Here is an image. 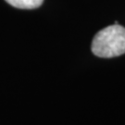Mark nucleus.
Here are the masks:
<instances>
[{"mask_svg": "<svg viewBox=\"0 0 125 125\" xmlns=\"http://www.w3.org/2000/svg\"><path fill=\"white\" fill-rule=\"evenodd\" d=\"M14 8L21 9H33L39 8L44 0H5Z\"/></svg>", "mask_w": 125, "mask_h": 125, "instance_id": "nucleus-2", "label": "nucleus"}, {"mask_svg": "<svg viewBox=\"0 0 125 125\" xmlns=\"http://www.w3.org/2000/svg\"><path fill=\"white\" fill-rule=\"evenodd\" d=\"M92 52L99 58H109L125 54V28L115 23L94 35Z\"/></svg>", "mask_w": 125, "mask_h": 125, "instance_id": "nucleus-1", "label": "nucleus"}]
</instances>
